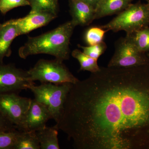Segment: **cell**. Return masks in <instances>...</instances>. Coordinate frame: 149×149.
<instances>
[{"label":"cell","instance_id":"obj_1","mask_svg":"<svg viewBox=\"0 0 149 149\" xmlns=\"http://www.w3.org/2000/svg\"><path fill=\"white\" fill-rule=\"evenodd\" d=\"M76 149H149V64L100 67L72 84L56 123Z\"/></svg>","mask_w":149,"mask_h":149},{"label":"cell","instance_id":"obj_2","mask_svg":"<svg viewBox=\"0 0 149 149\" xmlns=\"http://www.w3.org/2000/svg\"><path fill=\"white\" fill-rule=\"evenodd\" d=\"M75 27L70 20L39 36L28 37L27 42L19 48V55L26 59L29 56L46 54L63 61L68 60L70 38Z\"/></svg>","mask_w":149,"mask_h":149},{"label":"cell","instance_id":"obj_3","mask_svg":"<svg viewBox=\"0 0 149 149\" xmlns=\"http://www.w3.org/2000/svg\"><path fill=\"white\" fill-rule=\"evenodd\" d=\"M72 85L70 83H41L39 86L35 84L30 85L28 89L34 94L35 100L47 108L52 119L57 123L63 114L65 103Z\"/></svg>","mask_w":149,"mask_h":149},{"label":"cell","instance_id":"obj_4","mask_svg":"<svg viewBox=\"0 0 149 149\" xmlns=\"http://www.w3.org/2000/svg\"><path fill=\"white\" fill-rule=\"evenodd\" d=\"M101 27L114 32L124 31L126 35L149 26V4L131 3L109 23Z\"/></svg>","mask_w":149,"mask_h":149},{"label":"cell","instance_id":"obj_5","mask_svg":"<svg viewBox=\"0 0 149 149\" xmlns=\"http://www.w3.org/2000/svg\"><path fill=\"white\" fill-rule=\"evenodd\" d=\"M27 72L29 80L32 82L38 80L41 83L74 84L79 80L70 72L63 61L56 58L39 60Z\"/></svg>","mask_w":149,"mask_h":149},{"label":"cell","instance_id":"obj_6","mask_svg":"<svg viewBox=\"0 0 149 149\" xmlns=\"http://www.w3.org/2000/svg\"><path fill=\"white\" fill-rule=\"evenodd\" d=\"M148 64L149 58L147 55L138 50L125 36L116 42L114 54L107 66L127 68Z\"/></svg>","mask_w":149,"mask_h":149},{"label":"cell","instance_id":"obj_7","mask_svg":"<svg viewBox=\"0 0 149 149\" xmlns=\"http://www.w3.org/2000/svg\"><path fill=\"white\" fill-rule=\"evenodd\" d=\"M35 84L29 80L27 70L17 68L13 63H0V94H19Z\"/></svg>","mask_w":149,"mask_h":149},{"label":"cell","instance_id":"obj_8","mask_svg":"<svg viewBox=\"0 0 149 149\" xmlns=\"http://www.w3.org/2000/svg\"><path fill=\"white\" fill-rule=\"evenodd\" d=\"M32 100L16 93L0 94V110L19 130Z\"/></svg>","mask_w":149,"mask_h":149},{"label":"cell","instance_id":"obj_9","mask_svg":"<svg viewBox=\"0 0 149 149\" xmlns=\"http://www.w3.org/2000/svg\"><path fill=\"white\" fill-rule=\"evenodd\" d=\"M52 115L47 108L33 99L19 131H37L46 127Z\"/></svg>","mask_w":149,"mask_h":149},{"label":"cell","instance_id":"obj_10","mask_svg":"<svg viewBox=\"0 0 149 149\" xmlns=\"http://www.w3.org/2000/svg\"><path fill=\"white\" fill-rule=\"evenodd\" d=\"M57 16L50 13L31 10L27 16L13 20L18 29L19 35H21L45 26Z\"/></svg>","mask_w":149,"mask_h":149},{"label":"cell","instance_id":"obj_11","mask_svg":"<svg viewBox=\"0 0 149 149\" xmlns=\"http://www.w3.org/2000/svg\"><path fill=\"white\" fill-rule=\"evenodd\" d=\"M72 21L77 26L89 25L95 19V9L82 0H69Z\"/></svg>","mask_w":149,"mask_h":149},{"label":"cell","instance_id":"obj_12","mask_svg":"<svg viewBox=\"0 0 149 149\" xmlns=\"http://www.w3.org/2000/svg\"><path fill=\"white\" fill-rule=\"evenodd\" d=\"M18 36V29L13 19L2 24L0 23V63H3L5 57H9L11 55V45Z\"/></svg>","mask_w":149,"mask_h":149},{"label":"cell","instance_id":"obj_13","mask_svg":"<svg viewBox=\"0 0 149 149\" xmlns=\"http://www.w3.org/2000/svg\"><path fill=\"white\" fill-rule=\"evenodd\" d=\"M133 0H101L95 9V19L118 14L130 5Z\"/></svg>","mask_w":149,"mask_h":149},{"label":"cell","instance_id":"obj_14","mask_svg":"<svg viewBox=\"0 0 149 149\" xmlns=\"http://www.w3.org/2000/svg\"><path fill=\"white\" fill-rule=\"evenodd\" d=\"M59 129L56 125L47 127L36 131L41 149H59L58 138Z\"/></svg>","mask_w":149,"mask_h":149},{"label":"cell","instance_id":"obj_15","mask_svg":"<svg viewBox=\"0 0 149 149\" xmlns=\"http://www.w3.org/2000/svg\"><path fill=\"white\" fill-rule=\"evenodd\" d=\"M36 131H19L14 149H40Z\"/></svg>","mask_w":149,"mask_h":149},{"label":"cell","instance_id":"obj_16","mask_svg":"<svg viewBox=\"0 0 149 149\" xmlns=\"http://www.w3.org/2000/svg\"><path fill=\"white\" fill-rule=\"evenodd\" d=\"M129 40L141 52L149 53V26L126 35Z\"/></svg>","mask_w":149,"mask_h":149},{"label":"cell","instance_id":"obj_17","mask_svg":"<svg viewBox=\"0 0 149 149\" xmlns=\"http://www.w3.org/2000/svg\"><path fill=\"white\" fill-rule=\"evenodd\" d=\"M71 55L80 63L79 71H88L95 73L100 69V67L98 65L97 60L85 54L80 50L75 49L72 51Z\"/></svg>","mask_w":149,"mask_h":149},{"label":"cell","instance_id":"obj_18","mask_svg":"<svg viewBox=\"0 0 149 149\" xmlns=\"http://www.w3.org/2000/svg\"><path fill=\"white\" fill-rule=\"evenodd\" d=\"M32 10L41 11L57 15L58 0H28Z\"/></svg>","mask_w":149,"mask_h":149},{"label":"cell","instance_id":"obj_19","mask_svg":"<svg viewBox=\"0 0 149 149\" xmlns=\"http://www.w3.org/2000/svg\"><path fill=\"white\" fill-rule=\"evenodd\" d=\"M108 30L100 26H91L85 31L84 40L89 46L99 44L103 41L105 33Z\"/></svg>","mask_w":149,"mask_h":149},{"label":"cell","instance_id":"obj_20","mask_svg":"<svg viewBox=\"0 0 149 149\" xmlns=\"http://www.w3.org/2000/svg\"><path fill=\"white\" fill-rule=\"evenodd\" d=\"M18 130L3 131L0 130V149H14Z\"/></svg>","mask_w":149,"mask_h":149},{"label":"cell","instance_id":"obj_21","mask_svg":"<svg viewBox=\"0 0 149 149\" xmlns=\"http://www.w3.org/2000/svg\"><path fill=\"white\" fill-rule=\"evenodd\" d=\"M78 47L82 49L83 52L85 54L97 60L104 53L107 49L106 44L104 41L93 45L85 47L78 45Z\"/></svg>","mask_w":149,"mask_h":149},{"label":"cell","instance_id":"obj_22","mask_svg":"<svg viewBox=\"0 0 149 149\" xmlns=\"http://www.w3.org/2000/svg\"><path fill=\"white\" fill-rule=\"evenodd\" d=\"M27 6H30L28 0H0V12L6 15L13 9Z\"/></svg>","mask_w":149,"mask_h":149},{"label":"cell","instance_id":"obj_23","mask_svg":"<svg viewBox=\"0 0 149 149\" xmlns=\"http://www.w3.org/2000/svg\"><path fill=\"white\" fill-rule=\"evenodd\" d=\"M15 130H17L16 126L6 117L0 110V130L10 131Z\"/></svg>","mask_w":149,"mask_h":149},{"label":"cell","instance_id":"obj_24","mask_svg":"<svg viewBox=\"0 0 149 149\" xmlns=\"http://www.w3.org/2000/svg\"><path fill=\"white\" fill-rule=\"evenodd\" d=\"M82 1L92 6L95 9L101 0H82Z\"/></svg>","mask_w":149,"mask_h":149},{"label":"cell","instance_id":"obj_25","mask_svg":"<svg viewBox=\"0 0 149 149\" xmlns=\"http://www.w3.org/2000/svg\"><path fill=\"white\" fill-rule=\"evenodd\" d=\"M145 1H146L147 2V3H148L149 4V0H145Z\"/></svg>","mask_w":149,"mask_h":149},{"label":"cell","instance_id":"obj_26","mask_svg":"<svg viewBox=\"0 0 149 149\" xmlns=\"http://www.w3.org/2000/svg\"><path fill=\"white\" fill-rule=\"evenodd\" d=\"M147 56L149 58V53H148V54H147Z\"/></svg>","mask_w":149,"mask_h":149}]
</instances>
